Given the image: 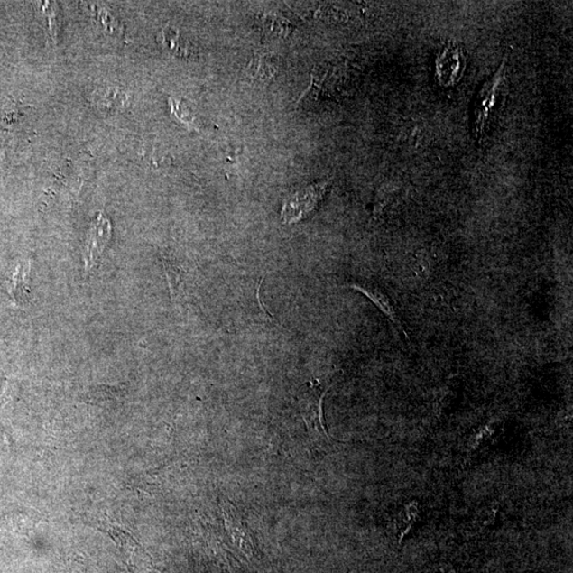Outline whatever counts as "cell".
<instances>
[{"mask_svg":"<svg viewBox=\"0 0 573 573\" xmlns=\"http://www.w3.org/2000/svg\"><path fill=\"white\" fill-rule=\"evenodd\" d=\"M505 59L499 69L491 79H488L482 87L478 96H476L474 106V126L476 136L481 140L485 136V131L490 122L491 115L496 102L499 88L503 86L505 76Z\"/></svg>","mask_w":573,"mask_h":573,"instance_id":"6da1fadb","label":"cell"},{"mask_svg":"<svg viewBox=\"0 0 573 573\" xmlns=\"http://www.w3.org/2000/svg\"><path fill=\"white\" fill-rule=\"evenodd\" d=\"M329 388L330 384L327 387H323L322 384H312L310 391L300 400V412L312 439H330L327 427H325L323 414V401Z\"/></svg>","mask_w":573,"mask_h":573,"instance_id":"7a4b0ae2","label":"cell"},{"mask_svg":"<svg viewBox=\"0 0 573 573\" xmlns=\"http://www.w3.org/2000/svg\"><path fill=\"white\" fill-rule=\"evenodd\" d=\"M325 191H327V185L319 184L309 187V189L289 198L283 205L282 212L283 223L291 225V223L299 222L311 214L321 203Z\"/></svg>","mask_w":573,"mask_h":573,"instance_id":"3957f363","label":"cell"},{"mask_svg":"<svg viewBox=\"0 0 573 573\" xmlns=\"http://www.w3.org/2000/svg\"><path fill=\"white\" fill-rule=\"evenodd\" d=\"M111 232L110 220L104 214L99 213L90 225L86 246H84L83 259L87 271L94 269L98 264L99 258L110 240Z\"/></svg>","mask_w":573,"mask_h":573,"instance_id":"277c9868","label":"cell"},{"mask_svg":"<svg viewBox=\"0 0 573 573\" xmlns=\"http://www.w3.org/2000/svg\"><path fill=\"white\" fill-rule=\"evenodd\" d=\"M355 291L365 294L367 299H370L374 304L377 306L380 311L384 313L385 317H388L390 321L393 323L394 327L401 330L403 336H406V331L403 330L400 318H398L395 307L392 304V301L387 294H385L382 289L376 286L369 285V283H353L349 286Z\"/></svg>","mask_w":573,"mask_h":573,"instance_id":"5b68a950","label":"cell"},{"mask_svg":"<svg viewBox=\"0 0 573 573\" xmlns=\"http://www.w3.org/2000/svg\"><path fill=\"white\" fill-rule=\"evenodd\" d=\"M277 74V64L270 54H262L252 60L247 68V75L257 82H269Z\"/></svg>","mask_w":573,"mask_h":573,"instance_id":"8992f818","label":"cell"},{"mask_svg":"<svg viewBox=\"0 0 573 573\" xmlns=\"http://www.w3.org/2000/svg\"><path fill=\"white\" fill-rule=\"evenodd\" d=\"M23 264L17 265L15 273L12 275V279L8 282V291L12 300L17 305H22L23 301L27 299V270Z\"/></svg>","mask_w":573,"mask_h":573,"instance_id":"52a82bcc","label":"cell"},{"mask_svg":"<svg viewBox=\"0 0 573 573\" xmlns=\"http://www.w3.org/2000/svg\"><path fill=\"white\" fill-rule=\"evenodd\" d=\"M124 388L120 387H97L90 392L87 395L88 402H100L124 394Z\"/></svg>","mask_w":573,"mask_h":573,"instance_id":"ba28073f","label":"cell"},{"mask_svg":"<svg viewBox=\"0 0 573 573\" xmlns=\"http://www.w3.org/2000/svg\"><path fill=\"white\" fill-rule=\"evenodd\" d=\"M115 89L116 88L108 89L99 99L98 105L106 111L117 110V108L125 106V101L126 100L125 95Z\"/></svg>","mask_w":573,"mask_h":573,"instance_id":"9c48e42d","label":"cell"}]
</instances>
